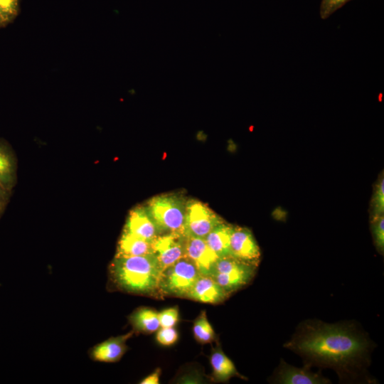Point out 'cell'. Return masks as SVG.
I'll use <instances>...</instances> for the list:
<instances>
[{
	"instance_id": "8992f818",
	"label": "cell",
	"mask_w": 384,
	"mask_h": 384,
	"mask_svg": "<svg viewBox=\"0 0 384 384\" xmlns=\"http://www.w3.org/2000/svg\"><path fill=\"white\" fill-rule=\"evenodd\" d=\"M223 219L203 202L190 199L186 203L183 235L204 238Z\"/></svg>"
},
{
	"instance_id": "ba28073f",
	"label": "cell",
	"mask_w": 384,
	"mask_h": 384,
	"mask_svg": "<svg viewBox=\"0 0 384 384\" xmlns=\"http://www.w3.org/2000/svg\"><path fill=\"white\" fill-rule=\"evenodd\" d=\"M311 366L304 368L291 366L281 359L275 369L272 383L279 384H328L331 380L321 374V371L312 372Z\"/></svg>"
},
{
	"instance_id": "4fadbf2b",
	"label": "cell",
	"mask_w": 384,
	"mask_h": 384,
	"mask_svg": "<svg viewBox=\"0 0 384 384\" xmlns=\"http://www.w3.org/2000/svg\"><path fill=\"white\" fill-rule=\"evenodd\" d=\"M228 296L210 276L201 274L186 297L203 303L218 304L223 302Z\"/></svg>"
},
{
	"instance_id": "e0dca14e",
	"label": "cell",
	"mask_w": 384,
	"mask_h": 384,
	"mask_svg": "<svg viewBox=\"0 0 384 384\" xmlns=\"http://www.w3.org/2000/svg\"><path fill=\"white\" fill-rule=\"evenodd\" d=\"M210 363L213 368V376L218 381H228L234 376L244 378L238 372L233 361L223 353L220 347L213 349L210 356Z\"/></svg>"
},
{
	"instance_id": "8fae6325",
	"label": "cell",
	"mask_w": 384,
	"mask_h": 384,
	"mask_svg": "<svg viewBox=\"0 0 384 384\" xmlns=\"http://www.w3.org/2000/svg\"><path fill=\"white\" fill-rule=\"evenodd\" d=\"M123 230L151 242L160 235L145 206H142L129 211Z\"/></svg>"
},
{
	"instance_id": "9c48e42d",
	"label": "cell",
	"mask_w": 384,
	"mask_h": 384,
	"mask_svg": "<svg viewBox=\"0 0 384 384\" xmlns=\"http://www.w3.org/2000/svg\"><path fill=\"white\" fill-rule=\"evenodd\" d=\"M230 256L257 265L260 256V247L250 230L233 226L230 243Z\"/></svg>"
},
{
	"instance_id": "3957f363",
	"label": "cell",
	"mask_w": 384,
	"mask_h": 384,
	"mask_svg": "<svg viewBox=\"0 0 384 384\" xmlns=\"http://www.w3.org/2000/svg\"><path fill=\"white\" fill-rule=\"evenodd\" d=\"M186 203L182 197L174 193L158 195L147 201L145 208L159 234H183Z\"/></svg>"
},
{
	"instance_id": "7402d4cb",
	"label": "cell",
	"mask_w": 384,
	"mask_h": 384,
	"mask_svg": "<svg viewBox=\"0 0 384 384\" xmlns=\"http://www.w3.org/2000/svg\"><path fill=\"white\" fill-rule=\"evenodd\" d=\"M19 11V0H0V16L5 26L15 19Z\"/></svg>"
},
{
	"instance_id": "cb8c5ba5",
	"label": "cell",
	"mask_w": 384,
	"mask_h": 384,
	"mask_svg": "<svg viewBox=\"0 0 384 384\" xmlns=\"http://www.w3.org/2000/svg\"><path fill=\"white\" fill-rule=\"evenodd\" d=\"M178 338V333L173 327H161L156 334L157 341L163 346H171Z\"/></svg>"
},
{
	"instance_id": "ffe728a7",
	"label": "cell",
	"mask_w": 384,
	"mask_h": 384,
	"mask_svg": "<svg viewBox=\"0 0 384 384\" xmlns=\"http://www.w3.org/2000/svg\"><path fill=\"white\" fill-rule=\"evenodd\" d=\"M384 215V178L383 174L379 176L374 186L370 201V218Z\"/></svg>"
},
{
	"instance_id": "5b68a950",
	"label": "cell",
	"mask_w": 384,
	"mask_h": 384,
	"mask_svg": "<svg viewBox=\"0 0 384 384\" xmlns=\"http://www.w3.org/2000/svg\"><path fill=\"white\" fill-rule=\"evenodd\" d=\"M257 267L256 265L231 256L219 257L213 265L209 276L230 295L251 282Z\"/></svg>"
},
{
	"instance_id": "277c9868",
	"label": "cell",
	"mask_w": 384,
	"mask_h": 384,
	"mask_svg": "<svg viewBox=\"0 0 384 384\" xmlns=\"http://www.w3.org/2000/svg\"><path fill=\"white\" fill-rule=\"evenodd\" d=\"M200 275L195 264L185 255L163 270L159 292L163 295L186 297Z\"/></svg>"
},
{
	"instance_id": "d6986e66",
	"label": "cell",
	"mask_w": 384,
	"mask_h": 384,
	"mask_svg": "<svg viewBox=\"0 0 384 384\" xmlns=\"http://www.w3.org/2000/svg\"><path fill=\"white\" fill-rule=\"evenodd\" d=\"M193 330L196 339L201 343H206L215 339V332L208 321L205 311L196 318Z\"/></svg>"
},
{
	"instance_id": "83f0119b",
	"label": "cell",
	"mask_w": 384,
	"mask_h": 384,
	"mask_svg": "<svg viewBox=\"0 0 384 384\" xmlns=\"http://www.w3.org/2000/svg\"><path fill=\"white\" fill-rule=\"evenodd\" d=\"M5 26L1 16H0V27Z\"/></svg>"
},
{
	"instance_id": "44dd1931",
	"label": "cell",
	"mask_w": 384,
	"mask_h": 384,
	"mask_svg": "<svg viewBox=\"0 0 384 384\" xmlns=\"http://www.w3.org/2000/svg\"><path fill=\"white\" fill-rule=\"evenodd\" d=\"M370 228L374 244L380 254L384 251V215L371 218Z\"/></svg>"
},
{
	"instance_id": "5bb4252c",
	"label": "cell",
	"mask_w": 384,
	"mask_h": 384,
	"mask_svg": "<svg viewBox=\"0 0 384 384\" xmlns=\"http://www.w3.org/2000/svg\"><path fill=\"white\" fill-rule=\"evenodd\" d=\"M233 228V225L223 220L204 238L208 246L218 257L230 256V243Z\"/></svg>"
},
{
	"instance_id": "30bf717a",
	"label": "cell",
	"mask_w": 384,
	"mask_h": 384,
	"mask_svg": "<svg viewBox=\"0 0 384 384\" xmlns=\"http://www.w3.org/2000/svg\"><path fill=\"white\" fill-rule=\"evenodd\" d=\"M186 256L195 264L201 274L208 275L219 258L202 238L186 237Z\"/></svg>"
},
{
	"instance_id": "ac0fdd59",
	"label": "cell",
	"mask_w": 384,
	"mask_h": 384,
	"mask_svg": "<svg viewBox=\"0 0 384 384\" xmlns=\"http://www.w3.org/2000/svg\"><path fill=\"white\" fill-rule=\"evenodd\" d=\"M129 321L134 331L151 333L160 327L158 313L147 307H139L129 316Z\"/></svg>"
},
{
	"instance_id": "2e32d148",
	"label": "cell",
	"mask_w": 384,
	"mask_h": 384,
	"mask_svg": "<svg viewBox=\"0 0 384 384\" xmlns=\"http://www.w3.org/2000/svg\"><path fill=\"white\" fill-rule=\"evenodd\" d=\"M16 182V161L10 148L0 141V186L9 192Z\"/></svg>"
},
{
	"instance_id": "7a4b0ae2",
	"label": "cell",
	"mask_w": 384,
	"mask_h": 384,
	"mask_svg": "<svg viewBox=\"0 0 384 384\" xmlns=\"http://www.w3.org/2000/svg\"><path fill=\"white\" fill-rule=\"evenodd\" d=\"M161 272L154 252L141 256L115 255L110 267L111 280L117 287L137 294L158 293Z\"/></svg>"
},
{
	"instance_id": "d4e9b609",
	"label": "cell",
	"mask_w": 384,
	"mask_h": 384,
	"mask_svg": "<svg viewBox=\"0 0 384 384\" xmlns=\"http://www.w3.org/2000/svg\"><path fill=\"white\" fill-rule=\"evenodd\" d=\"M348 1L350 0H322L320 6L321 17L323 19L328 18Z\"/></svg>"
},
{
	"instance_id": "4316f807",
	"label": "cell",
	"mask_w": 384,
	"mask_h": 384,
	"mask_svg": "<svg viewBox=\"0 0 384 384\" xmlns=\"http://www.w3.org/2000/svg\"><path fill=\"white\" fill-rule=\"evenodd\" d=\"M10 192L7 191L0 186V206L4 208L7 203Z\"/></svg>"
},
{
	"instance_id": "603a6c76",
	"label": "cell",
	"mask_w": 384,
	"mask_h": 384,
	"mask_svg": "<svg viewBox=\"0 0 384 384\" xmlns=\"http://www.w3.org/2000/svg\"><path fill=\"white\" fill-rule=\"evenodd\" d=\"M160 327H173L178 320L177 307L166 309L158 313Z\"/></svg>"
},
{
	"instance_id": "52a82bcc",
	"label": "cell",
	"mask_w": 384,
	"mask_h": 384,
	"mask_svg": "<svg viewBox=\"0 0 384 384\" xmlns=\"http://www.w3.org/2000/svg\"><path fill=\"white\" fill-rule=\"evenodd\" d=\"M186 237L178 233L160 234L153 240V250L162 271L186 255Z\"/></svg>"
},
{
	"instance_id": "9a60e30c",
	"label": "cell",
	"mask_w": 384,
	"mask_h": 384,
	"mask_svg": "<svg viewBox=\"0 0 384 384\" xmlns=\"http://www.w3.org/2000/svg\"><path fill=\"white\" fill-rule=\"evenodd\" d=\"M154 253L152 242L124 230L118 241L117 256H141Z\"/></svg>"
},
{
	"instance_id": "7c38bea8",
	"label": "cell",
	"mask_w": 384,
	"mask_h": 384,
	"mask_svg": "<svg viewBox=\"0 0 384 384\" xmlns=\"http://www.w3.org/2000/svg\"><path fill=\"white\" fill-rule=\"evenodd\" d=\"M134 331L115 337H111L93 346L90 351V357L95 361L114 363L118 361L127 349V341Z\"/></svg>"
},
{
	"instance_id": "6da1fadb",
	"label": "cell",
	"mask_w": 384,
	"mask_h": 384,
	"mask_svg": "<svg viewBox=\"0 0 384 384\" xmlns=\"http://www.w3.org/2000/svg\"><path fill=\"white\" fill-rule=\"evenodd\" d=\"M284 347L299 355L305 365L333 369L340 381L368 378L373 343L353 322L306 320Z\"/></svg>"
},
{
	"instance_id": "f1b7e54d",
	"label": "cell",
	"mask_w": 384,
	"mask_h": 384,
	"mask_svg": "<svg viewBox=\"0 0 384 384\" xmlns=\"http://www.w3.org/2000/svg\"><path fill=\"white\" fill-rule=\"evenodd\" d=\"M4 208L0 206V214L1 213L2 210H3Z\"/></svg>"
},
{
	"instance_id": "484cf974",
	"label": "cell",
	"mask_w": 384,
	"mask_h": 384,
	"mask_svg": "<svg viewBox=\"0 0 384 384\" xmlns=\"http://www.w3.org/2000/svg\"><path fill=\"white\" fill-rule=\"evenodd\" d=\"M161 374V370L159 368L156 369L154 372L150 374L149 376L142 380V384H158L159 383V376Z\"/></svg>"
}]
</instances>
